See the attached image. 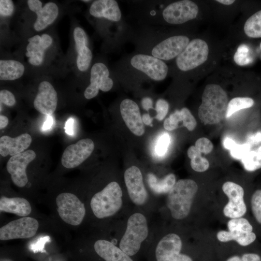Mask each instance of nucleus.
<instances>
[{
	"instance_id": "nucleus-1",
	"label": "nucleus",
	"mask_w": 261,
	"mask_h": 261,
	"mask_svg": "<svg viewBox=\"0 0 261 261\" xmlns=\"http://www.w3.org/2000/svg\"><path fill=\"white\" fill-rule=\"evenodd\" d=\"M226 91L219 85H206L198 109V116L204 124H215L226 118L228 104Z\"/></svg>"
},
{
	"instance_id": "nucleus-10",
	"label": "nucleus",
	"mask_w": 261,
	"mask_h": 261,
	"mask_svg": "<svg viewBox=\"0 0 261 261\" xmlns=\"http://www.w3.org/2000/svg\"><path fill=\"white\" fill-rule=\"evenodd\" d=\"M198 12V6L195 2L183 0L168 5L163 10L162 16L170 24H181L195 18Z\"/></svg>"
},
{
	"instance_id": "nucleus-22",
	"label": "nucleus",
	"mask_w": 261,
	"mask_h": 261,
	"mask_svg": "<svg viewBox=\"0 0 261 261\" xmlns=\"http://www.w3.org/2000/svg\"><path fill=\"white\" fill-rule=\"evenodd\" d=\"M32 142V138L28 133H23L15 138L3 135L0 138V154L3 157L13 156L23 152Z\"/></svg>"
},
{
	"instance_id": "nucleus-34",
	"label": "nucleus",
	"mask_w": 261,
	"mask_h": 261,
	"mask_svg": "<svg viewBox=\"0 0 261 261\" xmlns=\"http://www.w3.org/2000/svg\"><path fill=\"white\" fill-rule=\"evenodd\" d=\"M223 146L224 148L230 150L231 155L236 159L241 160L250 151L249 145L237 144L229 138L224 140Z\"/></svg>"
},
{
	"instance_id": "nucleus-18",
	"label": "nucleus",
	"mask_w": 261,
	"mask_h": 261,
	"mask_svg": "<svg viewBox=\"0 0 261 261\" xmlns=\"http://www.w3.org/2000/svg\"><path fill=\"white\" fill-rule=\"evenodd\" d=\"M57 93L53 86L47 81L41 82L33 102L35 109L43 115L50 116L56 109Z\"/></svg>"
},
{
	"instance_id": "nucleus-33",
	"label": "nucleus",
	"mask_w": 261,
	"mask_h": 261,
	"mask_svg": "<svg viewBox=\"0 0 261 261\" xmlns=\"http://www.w3.org/2000/svg\"><path fill=\"white\" fill-rule=\"evenodd\" d=\"M254 103V100L250 98L236 97L233 98L228 103L226 118L229 117L239 110L251 107Z\"/></svg>"
},
{
	"instance_id": "nucleus-16",
	"label": "nucleus",
	"mask_w": 261,
	"mask_h": 261,
	"mask_svg": "<svg viewBox=\"0 0 261 261\" xmlns=\"http://www.w3.org/2000/svg\"><path fill=\"white\" fill-rule=\"evenodd\" d=\"M109 75V70L105 64H94L91 69L90 84L84 92L85 97L90 99L96 97L99 89L104 92L110 90L113 86V81Z\"/></svg>"
},
{
	"instance_id": "nucleus-13",
	"label": "nucleus",
	"mask_w": 261,
	"mask_h": 261,
	"mask_svg": "<svg viewBox=\"0 0 261 261\" xmlns=\"http://www.w3.org/2000/svg\"><path fill=\"white\" fill-rule=\"evenodd\" d=\"M36 156L34 151L29 149L10 158L7 162L6 169L15 185L20 188L26 185L28 181L26 168Z\"/></svg>"
},
{
	"instance_id": "nucleus-32",
	"label": "nucleus",
	"mask_w": 261,
	"mask_h": 261,
	"mask_svg": "<svg viewBox=\"0 0 261 261\" xmlns=\"http://www.w3.org/2000/svg\"><path fill=\"white\" fill-rule=\"evenodd\" d=\"M245 170L252 172L261 168V146L257 149L249 151L242 159Z\"/></svg>"
},
{
	"instance_id": "nucleus-25",
	"label": "nucleus",
	"mask_w": 261,
	"mask_h": 261,
	"mask_svg": "<svg viewBox=\"0 0 261 261\" xmlns=\"http://www.w3.org/2000/svg\"><path fill=\"white\" fill-rule=\"evenodd\" d=\"M197 125V122L187 108L183 107L180 110H176L170 116L165 119L164 128L167 130H173L179 127L184 126L189 131L193 130Z\"/></svg>"
},
{
	"instance_id": "nucleus-12",
	"label": "nucleus",
	"mask_w": 261,
	"mask_h": 261,
	"mask_svg": "<svg viewBox=\"0 0 261 261\" xmlns=\"http://www.w3.org/2000/svg\"><path fill=\"white\" fill-rule=\"evenodd\" d=\"M131 66L155 81L164 79L168 73L167 65L162 60L152 56L137 54L130 60Z\"/></svg>"
},
{
	"instance_id": "nucleus-51",
	"label": "nucleus",
	"mask_w": 261,
	"mask_h": 261,
	"mask_svg": "<svg viewBox=\"0 0 261 261\" xmlns=\"http://www.w3.org/2000/svg\"><path fill=\"white\" fill-rule=\"evenodd\" d=\"M82 1H84V2H88V1H90V0H82Z\"/></svg>"
},
{
	"instance_id": "nucleus-24",
	"label": "nucleus",
	"mask_w": 261,
	"mask_h": 261,
	"mask_svg": "<svg viewBox=\"0 0 261 261\" xmlns=\"http://www.w3.org/2000/svg\"><path fill=\"white\" fill-rule=\"evenodd\" d=\"M90 14L95 17H104L113 21H118L121 12L116 1L97 0L93 1L89 8Z\"/></svg>"
},
{
	"instance_id": "nucleus-29",
	"label": "nucleus",
	"mask_w": 261,
	"mask_h": 261,
	"mask_svg": "<svg viewBox=\"0 0 261 261\" xmlns=\"http://www.w3.org/2000/svg\"><path fill=\"white\" fill-rule=\"evenodd\" d=\"M147 181L152 191L158 194L169 193L176 183L175 176L173 174H168L160 180L150 173L147 174Z\"/></svg>"
},
{
	"instance_id": "nucleus-8",
	"label": "nucleus",
	"mask_w": 261,
	"mask_h": 261,
	"mask_svg": "<svg viewBox=\"0 0 261 261\" xmlns=\"http://www.w3.org/2000/svg\"><path fill=\"white\" fill-rule=\"evenodd\" d=\"M39 227L37 219L28 217L13 220L0 229V239L8 240L33 236Z\"/></svg>"
},
{
	"instance_id": "nucleus-38",
	"label": "nucleus",
	"mask_w": 261,
	"mask_h": 261,
	"mask_svg": "<svg viewBox=\"0 0 261 261\" xmlns=\"http://www.w3.org/2000/svg\"><path fill=\"white\" fill-rule=\"evenodd\" d=\"M195 146L201 153L207 154L210 153L213 148V145L207 138L202 137L195 142Z\"/></svg>"
},
{
	"instance_id": "nucleus-31",
	"label": "nucleus",
	"mask_w": 261,
	"mask_h": 261,
	"mask_svg": "<svg viewBox=\"0 0 261 261\" xmlns=\"http://www.w3.org/2000/svg\"><path fill=\"white\" fill-rule=\"evenodd\" d=\"M188 158L191 160L190 166L192 169L198 172H203L207 170L209 166L208 160L201 155L195 145L190 146L187 152Z\"/></svg>"
},
{
	"instance_id": "nucleus-30",
	"label": "nucleus",
	"mask_w": 261,
	"mask_h": 261,
	"mask_svg": "<svg viewBox=\"0 0 261 261\" xmlns=\"http://www.w3.org/2000/svg\"><path fill=\"white\" fill-rule=\"evenodd\" d=\"M244 30L249 37L261 38V10L247 19L244 25Z\"/></svg>"
},
{
	"instance_id": "nucleus-2",
	"label": "nucleus",
	"mask_w": 261,
	"mask_h": 261,
	"mask_svg": "<svg viewBox=\"0 0 261 261\" xmlns=\"http://www.w3.org/2000/svg\"><path fill=\"white\" fill-rule=\"evenodd\" d=\"M197 190V184L193 180L182 179L175 183L169 192L166 201L173 218L180 220L188 216Z\"/></svg>"
},
{
	"instance_id": "nucleus-42",
	"label": "nucleus",
	"mask_w": 261,
	"mask_h": 261,
	"mask_svg": "<svg viewBox=\"0 0 261 261\" xmlns=\"http://www.w3.org/2000/svg\"><path fill=\"white\" fill-rule=\"evenodd\" d=\"M49 240L50 237L48 236L41 237L35 243L31 244L29 248L34 253L43 252L45 244L48 242Z\"/></svg>"
},
{
	"instance_id": "nucleus-23",
	"label": "nucleus",
	"mask_w": 261,
	"mask_h": 261,
	"mask_svg": "<svg viewBox=\"0 0 261 261\" xmlns=\"http://www.w3.org/2000/svg\"><path fill=\"white\" fill-rule=\"evenodd\" d=\"M73 37L78 54L77 66L80 71L84 72L88 68L92 59L91 51L87 47V36L82 28L76 27L73 31Z\"/></svg>"
},
{
	"instance_id": "nucleus-20",
	"label": "nucleus",
	"mask_w": 261,
	"mask_h": 261,
	"mask_svg": "<svg viewBox=\"0 0 261 261\" xmlns=\"http://www.w3.org/2000/svg\"><path fill=\"white\" fill-rule=\"evenodd\" d=\"M28 4L29 9L37 14V19L34 24V28L37 31H41L46 28L58 16V9L54 2H48L43 7L41 1L29 0Z\"/></svg>"
},
{
	"instance_id": "nucleus-5",
	"label": "nucleus",
	"mask_w": 261,
	"mask_h": 261,
	"mask_svg": "<svg viewBox=\"0 0 261 261\" xmlns=\"http://www.w3.org/2000/svg\"><path fill=\"white\" fill-rule=\"evenodd\" d=\"M57 211L60 218L66 223L73 226L80 224L86 214L84 203L74 194L61 193L56 198Z\"/></svg>"
},
{
	"instance_id": "nucleus-39",
	"label": "nucleus",
	"mask_w": 261,
	"mask_h": 261,
	"mask_svg": "<svg viewBox=\"0 0 261 261\" xmlns=\"http://www.w3.org/2000/svg\"><path fill=\"white\" fill-rule=\"evenodd\" d=\"M169 109V104L162 99H159L156 103L155 110L157 115L155 118L159 121L163 120L166 116Z\"/></svg>"
},
{
	"instance_id": "nucleus-50",
	"label": "nucleus",
	"mask_w": 261,
	"mask_h": 261,
	"mask_svg": "<svg viewBox=\"0 0 261 261\" xmlns=\"http://www.w3.org/2000/svg\"><path fill=\"white\" fill-rule=\"evenodd\" d=\"M227 261H242L238 256H234L229 258Z\"/></svg>"
},
{
	"instance_id": "nucleus-28",
	"label": "nucleus",
	"mask_w": 261,
	"mask_h": 261,
	"mask_svg": "<svg viewBox=\"0 0 261 261\" xmlns=\"http://www.w3.org/2000/svg\"><path fill=\"white\" fill-rule=\"evenodd\" d=\"M25 71L24 65L14 60H0V79L14 80L21 77Z\"/></svg>"
},
{
	"instance_id": "nucleus-21",
	"label": "nucleus",
	"mask_w": 261,
	"mask_h": 261,
	"mask_svg": "<svg viewBox=\"0 0 261 261\" xmlns=\"http://www.w3.org/2000/svg\"><path fill=\"white\" fill-rule=\"evenodd\" d=\"M28 42L26 56L29 58V62L34 66L41 65L44 60L45 50L52 43V38L47 34L41 36L36 35L29 38Z\"/></svg>"
},
{
	"instance_id": "nucleus-48",
	"label": "nucleus",
	"mask_w": 261,
	"mask_h": 261,
	"mask_svg": "<svg viewBox=\"0 0 261 261\" xmlns=\"http://www.w3.org/2000/svg\"><path fill=\"white\" fill-rule=\"evenodd\" d=\"M53 120L51 116H49L47 117L46 121H45L43 128L44 130H46L49 129L52 125Z\"/></svg>"
},
{
	"instance_id": "nucleus-45",
	"label": "nucleus",
	"mask_w": 261,
	"mask_h": 261,
	"mask_svg": "<svg viewBox=\"0 0 261 261\" xmlns=\"http://www.w3.org/2000/svg\"><path fill=\"white\" fill-rule=\"evenodd\" d=\"M142 118L144 123L151 127L153 126L152 121L153 118L151 117L148 114H144Z\"/></svg>"
},
{
	"instance_id": "nucleus-27",
	"label": "nucleus",
	"mask_w": 261,
	"mask_h": 261,
	"mask_svg": "<svg viewBox=\"0 0 261 261\" xmlns=\"http://www.w3.org/2000/svg\"><path fill=\"white\" fill-rule=\"evenodd\" d=\"M0 211L24 217L30 214L31 207L29 201L23 198L1 196L0 198Z\"/></svg>"
},
{
	"instance_id": "nucleus-6",
	"label": "nucleus",
	"mask_w": 261,
	"mask_h": 261,
	"mask_svg": "<svg viewBox=\"0 0 261 261\" xmlns=\"http://www.w3.org/2000/svg\"><path fill=\"white\" fill-rule=\"evenodd\" d=\"M208 54V46L205 41L201 39H193L176 57V65L182 71L191 70L205 62Z\"/></svg>"
},
{
	"instance_id": "nucleus-19",
	"label": "nucleus",
	"mask_w": 261,
	"mask_h": 261,
	"mask_svg": "<svg viewBox=\"0 0 261 261\" xmlns=\"http://www.w3.org/2000/svg\"><path fill=\"white\" fill-rule=\"evenodd\" d=\"M122 117L132 133L142 136L145 132L144 123L137 103L129 99H124L120 105Z\"/></svg>"
},
{
	"instance_id": "nucleus-52",
	"label": "nucleus",
	"mask_w": 261,
	"mask_h": 261,
	"mask_svg": "<svg viewBox=\"0 0 261 261\" xmlns=\"http://www.w3.org/2000/svg\"><path fill=\"white\" fill-rule=\"evenodd\" d=\"M260 47L261 48V43H260Z\"/></svg>"
},
{
	"instance_id": "nucleus-11",
	"label": "nucleus",
	"mask_w": 261,
	"mask_h": 261,
	"mask_svg": "<svg viewBox=\"0 0 261 261\" xmlns=\"http://www.w3.org/2000/svg\"><path fill=\"white\" fill-rule=\"evenodd\" d=\"M222 190L229 198V202L223 208V214L231 218H239L246 211L244 200L243 188L234 182L228 181L223 184Z\"/></svg>"
},
{
	"instance_id": "nucleus-9",
	"label": "nucleus",
	"mask_w": 261,
	"mask_h": 261,
	"mask_svg": "<svg viewBox=\"0 0 261 261\" xmlns=\"http://www.w3.org/2000/svg\"><path fill=\"white\" fill-rule=\"evenodd\" d=\"M182 243L176 234L171 233L164 236L158 242L155 256L157 261H192L188 255L180 253Z\"/></svg>"
},
{
	"instance_id": "nucleus-4",
	"label": "nucleus",
	"mask_w": 261,
	"mask_h": 261,
	"mask_svg": "<svg viewBox=\"0 0 261 261\" xmlns=\"http://www.w3.org/2000/svg\"><path fill=\"white\" fill-rule=\"evenodd\" d=\"M148 235V227L145 216L135 213L128 218L124 234L119 243V247L130 256L135 255L142 243Z\"/></svg>"
},
{
	"instance_id": "nucleus-41",
	"label": "nucleus",
	"mask_w": 261,
	"mask_h": 261,
	"mask_svg": "<svg viewBox=\"0 0 261 261\" xmlns=\"http://www.w3.org/2000/svg\"><path fill=\"white\" fill-rule=\"evenodd\" d=\"M0 102L8 106H13L16 102L14 94L7 90H1L0 91Z\"/></svg>"
},
{
	"instance_id": "nucleus-37",
	"label": "nucleus",
	"mask_w": 261,
	"mask_h": 261,
	"mask_svg": "<svg viewBox=\"0 0 261 261\" xmlns=\"http://www.w3.org/2000/svg\"><path fill=\"white\" fill-rule=\"evenodd\" d=\"M170 143V137L167 133L162 134L158 139L156 147V154L160 156L164 155L168 148Z\"/></svg>"
},
{
	"instance_id": "nucleus-26",
	"label": "nucleus",
	"mask_w": 261,
	"mask_h": 261,
	"mask_svg": "<svg viewBox=\"0 0 261 261\" xmlns=\"http://www.w3.org/2000/svg\"><path fill=\"white\" fill-rule=\"evenodd\" d=\"M97 254L105 261H133L120 247L109 241L100 239L94 244Z\"/></svg>"
},
{
	"instance_id": "nucleus-49",
	"label": "nucleus",
	"mask_w": 261,
	"mask_h": 261,
	"mask_svg": "<svg viewBox=\"0 0 261 261\" xmlns=\"http://www.w3.org/2000/svg\"><path fill=\"white\" fill-rule=\"evenodd\" d=\"M216 1L226 5H230L232 4L235 0H217Z\"/></svg>"
},
{
	"instance_id": "nucleus-35",
	"label": "nucleus",
	"mask_w": 261,
	"mask_h": 261,
	"mask_svg": "<svg viewBox=\"0 0 261 261\" xmlns=\"http://www.w3.org/2000/svg\"><path fill=\"white\" fill-rule=\"evenodd\" d=\"M233 59L235 62L239 66L248 65L253 60L250 48L245 44H242L238 46L234 55Z\"/></svg>"
},
{
	"instance_id": "nucleus-47",
	"label": "nucleus",
	"mask_w": 261,
	"mask_h": 261,
	"mask_svg": "<svg viewBox=\"0 0 261 261\" xmlns=\"http://www.w3.org/2000/svg\"><path fill=\"white\" fill-rule=\"evenodd\" d=\"M9 122L8 118L5 116L0 115V130L5 128Z\"/></svg>"
},
{
	"instance_id": "nucleus-17",
	"label": "nucleus",
	"mask_w": 261,
	"mask_h": 261,
	"mask_svg": "<svg viewBox=\"0 0 261 261\" xmlns=\"http://www.w3.org/2000/svg\"><path fill=\"white\" fill-rule=\"evenodd\" d=\"M188 38L184 35L169 37L161 41L152 49V56L161 60H170L178 57L188 44Z\"/></svg>"
},
{
	"instance_id": "nucleus-40",
	"label": "nucleus",
	"mask_w": 261,
	"mask_h": 261,
	"mask_svg": "<svg viewBox=\"0 0 261 261\" xmlns=\"http://www.w3.org/2000/svg\"><path fill=\"white\" fill-rule=\"evenodd\" d=\"M14 10V3L11 0H0V14L2 16H10Z\"/></svg>"
},
{
	"instance_id": "nucleus-14",
	"label": "nucleus",
	"mask_w": 261,
	"mask_h": 261,
	"mask_svg": "<svg viewBox=\"0 0 261 261\" xmlns=\"http://www.w3.org/2000/svg\"><path fill=\"white\" fill-rule=\"evenodd\" d=\"M94 146V142L89 138L81 139L68 146L62 155V165L68 169L77 167L89 157Z\"/></svg>"
},
{
	"instance_id": "nucleus-43",
	"label": "nucleus",
	"mask_w": 261,
	"mask_h": 261,
	"mask_svg": "<svg viewBox=\"0 0 261 261\" xmlns=\"http://www.w3.org/2000/svg\"><path fill=\"white\" fill-rule=\"evenodd\" d=\"M242 261H261L260 256L255 253H246L242 257Z\"/></svg>"
},
{
	"instance_id": "nucleus-15",
	"label": "nucleus",
	"mask_w": 261,
	"mask_h": 261,
	"mask_svg": "<svg viewBox=\"0 0 261 261\" xmlns=\"http://www.w3.org/2000/svg\"><path fill=\"white\" fill-rule=\"evenodd\" d=\"M124 181L132 202L137 205L144 204L147 200L148 193L140 170L136 166L128 168L124 173Z\"/></svg>"
},
{
	"instance_id": "nucleus-36",
	"label": "nucleus",
	"mask_w": 261,
	"mask_h": 261,
	"mask_svg": "<svg viewBox=\"0 0 261 261\" xmlns=\"http://www.w3.org/2000/svg\"><path fill=\"white\" fill-rule=\"evenodd\" d=\"M251 207L255 219L261 224V189L256 190L252 194Z\"/></svg>"
},
{
	"instance_id": "nucleus-46",
	"label": "nucleus",
	"mask_w": 261,
	"mask_h": 261,
	"mask_svg": "<svg viewBox=\"0 0 261 261\" xmlns=\"http://www.w3.org/2000/svg\"><path fill=\"white\" fill-rule=\"evenodd\" d=\"M73 120L72 118H70L66 124V132L69 134H72V127Z\"/></svg>"
},
{
	"instance_id": "nucleus-44",
	"label": "nucleus",
	"mask_w": 261,
	"mask_h": 261,
	"mask_svg": "<svg viewBox=\"0 0 261 261\" xmlns=\"http://www.w3.org/2000/svg\"><path fill=\"white\" fill-rule=\"evenodd\" d=\"M142 105L143 108L146 111L153 108L152 100L148 97H145L142 100Z\"/></svg>"
},
{
	"instance_id": "nucleus-7",
	"label": "nucleus",
	"mask_w": 261,
	"mask_h": 261,
	"mask_svg": "<svg viewBox=\"0 0 261 261\" xmlns=\"http://www.w3.org/2000/svg\"><path fill=\"white\" fill-rule=\"evenodd\" d=\"M229 231H219L217 237L222 242L235 241L242 246H246L252 243L256 235L252 232L253 227L246 218H232L227 224Z\"/></svg>"
},
{
	"instance_id": "nucleus-3",
	"label": "nucleus",
	"mask_w": 261,
	"mask_h": 261,
	"mask_svg": "<svg viewBox=\"0 0 261 261\" xmlns=\"http://www.w3.org/2000/svg\"><path fill=\"white\" fill-rule=\"evenodd\" d=\"M122 191L118 183L112 181L95 194L90 207L96 217L102 219L114 215L122 205Z\"/></svg>"
}]
</instances>
